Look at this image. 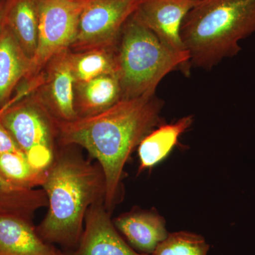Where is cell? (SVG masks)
Wrapping results in <instances>:
<instances>
[{"label":"cell","instance_id":"11","mask_svg":"<svg viewBox=\"0 0 255 255\" xmlns=\"http://www.w3.org/2000/svg\"><path fill=\"white\" fill-rule=\"evenodd\" d=\"M0 255H65L43 241L31 221L0 214Z\"/></svg>","mask_w":255,"mask_h":255},{"label":"cell","instance_id":"16","mask_svg":"<svg viewBox=\"0 0 255 255\" xmlns=\"http://www.w3.org/2000/svg\"><path fill=\"white\" fill-rule=\"evenodd\" d=\"M193 121L192 116H187L175 123L159 126L149 132L137 146L140 170L151 168L163 160L179 137L192 125Z\"/></svg>","mask_w":255,"mask_h":255},{"label":"cell","instance_id":"1","mask_svg":"<svg viewBox=\"0 0 255 255\" xmlns=\"http://www.w3.org/2000/svg\"><path fill=\"white\" fill-rule=\"evenodd\" d=\"M164 102L155 95L122 99L108 110L70 122H58L64 146L79 145L96 159L105 178V206L113 207L124 167L135 147L159 122Z\"/></svg>","mask_w":255,"mask_h":255},{"label":"cell","instance_id":"13","mask_svg":"<svg viewBox=\"0 0 255 255\" xmlns=\"http://www.w3.org/2000/svg\"><path fill=\"white\" fill-rule=\"evenodd\" d=\"M31 63L4 23L0 31V110L9 105L20 81L27 78Z\"/></svg>","mask_w":255,"mask_h":255},{"label":"cell","instance_id":"22","mask_svg":"<svg viewBox=\"0 0 255 255\" xmlns=\"http://www.w3.org/2000/svg\"><path fill=\"white\" fill-rule=\"evenodd\" d=\"M6 1H0V31L4 24L5 13H6Z\"/></svg>","mask_w":255,"mask_h":255},{"label":"cell","instance_id":"20","mask_svg":"<svg viewBox=\"0 0 255 255\" xmlns=\"http://www.w3.org/2000/svg\"><path fill=\"white\" fill-rule=\"evenodd\" d=\"M210 246L204 237L189 232L169 233L152 255H207Z\"/></svg>","mask_w":255,"mask_h":255},{"label":"cell","instance_id":"21","mask_svg":"<svg viewBox=\"0 0 255 255\" xmlns=\"http://www.w3.org/2000/svg\"><path fill=\"white\" fill-rule=\"evenodd\" d=\"M1 112V111H0ZM21 151L14 139L0 120V155Z\"/></svg>","mask_w":255,"mask_h":255},{"label":"cell","instance_id":"23","mask_svg":"<svg viewBox=\"0 0 255 255\" xmlns=\"http://www.w3.org/2000/svg\"><path fill=\"white\" fill-rule=\"evenodd\" d=\"M0 111H1V110H0Z\"/></svg>","mask_w":255,"mask_h":255},{"label":"cell","instance_id":"8","mask_svg":"<svg viewBox=\"0 0 255 255\" xmlns=\"http://www.w3.org/2000/svg\"><path fill=\"white\" fill-rule=\"evenodd\" d=\"M196 1V0H144L135 16L169 49L179 54L189 55L183 44L181 28L186 15Z\"/></svg>","mask_w":255,"mask_h":255},{"label":"cell","instance_id":"17","mask_svg":"<svg viewBox=\"0 0 255 255\" xmlns=\"http://www.w3.org/2000/svg\"><path fill=\"white\" fill-rule=\"evenodd\" d=\"M48 198L42 189L16 185L0 173V214L12 215L31 221L36 211L48 207Z\"/></svg>","mask_w":255,"mask_h":255},{"label":"cell","instance_id":"9","mask_svg":"<svg viewBox=\"0 0 255 255\" xmlns=\"http://www.w3.org/2000/svg\"><path fill=\"white\" fill-rule=\"evenodd\" d=\"M85 227L74 255H148L135 251L119 234L105 201L89 208Z\"/></svg>","mask_w":255,"mask_h":255},{"label":"cell","instance_id":"5","mask_svg":"<svg viewBox=\"0 0 255 255\" xmlns=\"http://www.w3.org/2000/svg\"><path fill=\"white\" fill-rule=\"evenodd\" d=\"M0 120L29 163L47 171L56 156L57 120L41 99H26L11 102L1 109Z\"/></svg>","mask_w":255,"mask_h":255},{"label":"cell","instance_id":"18","mask_svg":"<svg viewBox=\"0 0 255 255\" xmlns=\"http://www.w3.org/2000/svg\"><path fill=\"white\" fill-rule=\"evenodd\" d=\"M70 60L76 83L90 81L107 74H116V47L80 52L70 50Z\"/></svg>","mask_w":255,"mask_h":255},{"label":"cell","instance_id":"19","mask_svg":"<svg viewBox=\"0 0 255 255\" xmlns=\"http://www.w3.org/2000/svg\"><path fill=\"white\" fill-rule=\"evenodd\" d=\"M0 173L16 185L35 189L42 187L47 171L34 168L22 151H18L0 155Z\"/></svg>","mask_w":255,"mask_h":255},{"label":"cell","instance_id":"15","mask_svg":"<svg viewBox=\"0 0 255 255\" xmlns=\"http://www.w3.org/2000/svg\"><path fill=\"white\" fill-rule=\"evenodd\" d=\"M4 23L31 60L38 43V0H6Z\"/></svg>","mask_w":255,"mask_h":255},{"label":"cell","instance_id":"4","mask_svg":"<svg viewBox=\"0 0 255 255\" xmlns=\"http://www.w3.org/2000/svg\"><path fill=\"white\" fill-rule=\"evenodd\" d=\"M190 67L189 55L167 48L135 14L128 20L116 46V75L122 99L155 95L168 74L178 69L188 74Z\"/></svg>","mask_w":255,"mask_h":255},{"label":"cell","instance_id":"14","mask_svg":"<svg viewBox=\"0 0 255 255\" xmlns=\"http://www.w3.org/2000/svg\"><path fill=\"white\" fill-rule=\"evenodd\" d=\"M122 100V88L116 74H107L90 81L75 84L78 118L100 113Z\"/></svg>","mask_w":255,"mask_h":255},{"label":"cell","instance_id":"12","mask_svg":"<svg viewBox=\"0 0 255 255\" xmlns=\"http://www.w3.org/2000/svg\"><path fill=\"white\" fill-rule=\"evenodd\" d=\"M114 225L130 247L142 254H153L169 235L163 218L152 212L128 213L114 220Z\"/></svg>","mask_w":255,"mask_h":255},{"label":"cell","instance_id":"6","mask_svg":"<svg viewBox=\"0 0 255 255\" xmlns=\"http://www.w3.org/2000/svg\"><path fill=\"white\" fill-rule=\"evenodd\" d=\"M88 0H38V36L28 79L40 76L52 58L70 49Z\"/></svg>","mask_w":255,"mask_h":255},{"label":"cell","instance_id":"2","mask_svg":"<svg viewBox=\"0 0 255 255\" xmlns=\"http://www.w3.org/2000/svg\"><path fill=\"white\" fill-rule=\"evenodd\" d=\"M42 187L48 210L37 232L49 244L77 246L89 208L105 201V178L100 166L73 152H57Z\"/></svg>","mask_w":255,"mask_h":255},{"label":"cell","instance_id":"7","mask_svg":"<svg viewBox=\"0 0 255 255\" xmlns=\"http://www.w3.org/2000/svg\"><path fill=\"white\" fill-rule=\"evenodd\" d=\"M144 0H88L80 14L76 38L70 50L115 48L126 23Z\"/></svg>","mask_w":255,"mask_h":255},{"label":"cell","instance_id":"3","mask_svg":"<svg viewBox=\"0 0 255 255\" xmlns=\"http://www.w3.org/2000/svg\"><path fill=\"white\" fill-rule=\"evenodd\" d=\"M255 33V0H196L181 28L190 65L206 70L236 56Z\"/></svg>","mask_w":255,"mask_h":255},{"label":"cell","instance_id":"10","mask_svg":"<svg viewBox=\"0 0 255 255\" xmlns=\"http://www.w3.org/2000/svg\"><path fill=\"white\" fill-rule=\"evenodd\" d=\"M44 79L46 97L42 102L58 122L78 119L75 104V81L70 50L60 52L46 67Z\"/></svg>","mask_w":255,"mask_h":255}]
</instances>
